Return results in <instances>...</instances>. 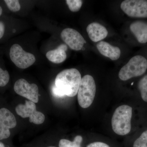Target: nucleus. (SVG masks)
<instances>
[{
  "mask_svg": "<svg viewBox=\"0 0 147 147\" xmlns=\"http://www.w3.org/2000/svg\"><path fill=\"white\" fill-rule=\"evenodd\" d=\"M82 79L81 73L76 69H65L57 75L55 85L65 95L74 97L78 93Z\"/></svg>",
  "mask_w": 147,
  "mask_h": 147,
  "instance_id": "obj_1",
  "label": "nucleus"
},
{
  "mask_svg": "<svg viewBox=\"0 0 147 147\" xmlns=\"http://www.w3.org/2000/svg\"><path fill=\"white\" fill-rule=\"evenodd\" d=\"M132 109L127 105L119 106L114 112L111 123L114 132L118 135L128 134L131 129Z\"/></svg>",
  "mask_w": 147,
  "mask_h": 147,
  "instance_id": "obj_2",
  "label": "nucleus"
},
{
  "mask_svg": "<svg viewBox=\"0 0 147 147\" xmlns=\"http://www.w3.org/2000/svg\"><path fill=\"white\" fill-rule=\"evenodd\" d=\"M147 69V60L141 55H137L131 58L127 63L120 70L119 77L122 81L141 76Z\"/></svg>",
  "mask_w": 147,
  "mask_h": 147,
  "instance_id": "obj_3",
  "label": "nucleus"
},
{
  "mask_svg": "<svg viewBox=\"0 0 147 147\" xmlns=\"http://www.w3.org/2000/svg\"><path fill=\"white\" fill-rule=\"evenodd\" d=\"M96 91V86L93 77L88 74L84 76L81 80L77 93L78 102L82 108H88L92 105Z\"/></svg>",
  "mask_w": 147,
  "mask_h": 147,
  "instance_id": "obj_4",
  "label": "nucleus"
},
{
  "mask_svg": "<svg viewBox=\"0 0 147 147\" xmlns=\"http://www.w3.org/2000/svg\"><path fill=\"white\" fill-rule=\"evenodd\" d=\"M9 56L11 60L17 67L23 69L30 67L36 61L33 54L26 52L21 45L16 43L10 47Z\"/></svg>",
  "mask_w": 147,
  "mask_h": 147,
  "instance_id": "obj_5",
  "label": "nucleus"
},
{
  "mask_svg": "<svg viewBox=\"0 0 147 147\" xmlns=\"http://www.w3.org/2000/svg\"><path fill=\"white\" fill-rule=\"evenodd\" d=\"M16 112L21 117L30 118V122L35 124H41L44 122L45 117L44 114L36 110V105L34 102L26 100L25 104H19L16 106Z\"/></svg>",
  "mask_w": 147,
  "mask_h": 147,
  "instance_id": "obj_6",
  "label": "nucleus"
},
{
  "mask_svg": "<svg viewBox=\"0 0 147 147\" xmlns=\"http://www.w3.org/2000/svg\"><path fill=\"white\" fill-rule=\"evenodd\" d=\"M121 8L126 15L133 18H147L146 0H125Z\"/></svg>",
  "mask_w": 147,
  "mask_h": 147,
  "instance_id": "obj_7",
  "label": "nucleus"
},
{
  "mask_svg": "<svg viewBox=\"0 0 147 147\" xmlns=\"http://www.w3.org/2000/svg\"><path fill=\"white\" fill-rule=\"evenodd\" d=\"M13 89L17 94L34 103L38 102L39 90L36 84H29L25 79H19L14 84Z\"/></svg>",
  "mask_w": 147,
  "mask_h": 147,
  "instance_id": "obj_8",
  "label": "nucleus"
},
{
  "mask_svg": "<svg viewBox=\"0 0 147 147\" xmlns=\"http://www.w3.org/2000/svg\"><path fill=\"white\" fill-rule=\"evenodd\" d=\"M61 38L71 49L75 51L82 50L86 40L76 30L70 28L64 29L61 33Z\"/></svg>",
  "mask_w": 147,
  "mask_h": 147,
  "instance_id": "obj_9",
  "label": "nucleus"
},
{
  "mask_svg": "<svg viewBox=\"0 0 147 147\" xmlns=\"http://www.w3.org/2000/svg\"><path fill=\"white\" fill-rule=\"evenodd\" d=\"M86 30L90 39L94 42L104 39L108 34L106 28L96 22H93L88 25Z\"/></svg>",
  "mask_w": 147,
  "mask_h": 147,
  "instance_id": "obj_10",
  "label": "nucleus"
},
{
  "mask_svg": "<svg viewBox=\"0 0 147 147\" xmlns=\"http://www.w3.org/2000/svg\"><path fill=\"white\" fill-rule=\"evenodd\" d=\"M129 28L139 43H146L147 22L143 21H134L130 24Z\"/></svg>",
  "mask_w": 147,
  "mask_h": 147,
  "instance_id": "obj_11",
  "label": "nucleus"
},
{
  "mask_svg": "<svg viewBox=\"0 0 147 147\" xmlns=\"http://www.w3.org/2000/svg\"><path fill=\"white\" fill-rule=\"evenodd\" d=\"M96 47L101 55L112 60H117L120 57L121 52L119 47L113 46L105 41L98 42Z\"/></svg>",
  "mask_w": 147,
  "mask_h": 147,
  "instance_id": "obj_12",
  "label": "nucleus"
},
{
  "mask_svg": "<svg viewBox=\"0 0 147 147\" xmlns=\"http://www.w3.org/2000/svg\"><path fill=\"white\" fill-rule=\"evenodd\" d=\"M67 49V46L65 44H61L57 49L50 50L46 54V57L48 60L53 63H62L67 58L66 51Z\"/></svg>",
  "mask_w": 147,
  "mask_h": 147,
  "instance_id": "obj_13",
  "label": "nucleus"
},
{
  "mask_svg": "<svg viewBox=\"0 0 147 147\" xmlns=\"http://www.w3.org/2000/svg\"><path fill=\"white\" fill-rule=\"evenodd\" d=\"M0 123L9 129L15 127L17 123L14 115L5 108L0 109Z\"/></svg>",
  "mask_w": 147,
  "mask_h": 147,
  "instance_id": "obj_14",
  "label": "nucleus"
},
{
  "mask_svg": "<svg viewBox=\"0 0 147 147\" xmlns=\"http://www.w3.org/2000/svg\"><path fill=\"white\" fill-rule=\"evenodd\" d=\"M83 138L78 135L74 138L73 142L67 139H61L59 142V147H81Z\"/></svg>",
  "mask_w": 147,
  "mask_h": 147,
  "instance_id": "obj_15",
  "label": "nucleus"
},
{
  "mask_svg": "<svg viewBox=\"0 0 147 147\" xmlns=\"http://www.w3.org/2000/svg\"><path fill=\"white\" fill-rule=\"evenodd\" d=\"M138 88L143 100L147 102V75L143 77L138 84Z\"/></svg>",
  "mask_w": 147,
  "mask_h": 147,
  "instance_id": "obj_16",
  "label": "nucleus"
},
{
  "mask_svg": "<svg viewBox=\"0 0 147 147\" xmlns=\"http://www.w3.org/2000/svg\"><path fill=\"white\" fill-rule=\"evenodd\" d=\"M66 3L69 8L72 12L79 11L82 6L83 1L81 0H67Z\"/></svg>",
  "mask_w": 147,
  "mask_h": 147,
  "instance_id": "obj_17",
  "label": "nucleus"
},
{
  "mask_svg": "<svg viewBox=\"0 0 147 147\" xmlns=\"http://www.w3.org/2000/svg\"><path fill=\"white\" fill-rule=\"evenodd\" d=\"M6 5L10 11L16 12L21 9V5L18 0H5Z\"/></svg>",
  "mask_w": 147,
  "mask_h": 147,
  "instance_id": "obj_18",
  "label": "nucleus"
},
{
  "mask_svg": "<svg viewBox=\"0 0 147 147\" xmlns=\"http://www.w3.org/2000/svg\"><path fill=\"white\" fill-rule=\"evenodd\" d=\"M133 147H147V130L135 141Z\"/></svg>",
  "mask_w": 147,
  "mask_h": 147,
  "instance_id": "obj_19",
  "label": "nucleus"
},
{
  "mask_svg": "<svg viewBox=\"0 0 147 147\" xmlns=\"http://www.w3.org/2000/svg\"><path fill=\"white\" fill-rule=\"evenodd\" d=\"M9 74L7 70H4L0 66V87H5L9 82Z\"/></svg>",
  "mask_w": 147,
  "mask_h": 147,
  "instance_id": "obj_20",
  "label": "nucleus"
},
{
  "mask_svg": "<svg viewBox=\"0 0 147 147\" xmlns=\"http://www.w3.org/2000/svg\"><path fill=\"white\" fill-rule=\"evenodd\" d=\"M10 135L9 129L0 123V140L7 139Z\"/></svg>",
  "mask_w": 147,
  "mask_h": 147,
  "instance_id": "obj_21",
  "label": "nucleus"
},
{
  "mask_svg": "<svg viewBox=\"0 0 147 147\" xmlns=\"http://www.w3.org/2000/svg\"><path fill=\"white\" fill-rule=\"evenodd\" d=\"M53 94L56 97H63L65 96L64 94L55 86H53L52 89Z\"/></svg>",
  "mask_w": 147,
  "mask_h": 147,
  "instance_id": "obj_22",
  "label": "nucleus"
},
{
  "mask_svg": "<svg viewBox=\"0 0 147 147\" xmlns=\"http://www.w3.org/2000/svg\"><path fill=\"white\" fill-rule=\"evenodd\" d=\"M86 147H110L105 143L100 142H95L91 143Z\"/></svg>",
  "mask_w": 147,
  "mask_h": 147,
  "instance_id": "obj_23",
  "label": "nucleus"
},
{
  "mask_svg": "<svg viewBox=\"0 0 147 147\" xmlns=\"http://www.w3.org/2000/svg\"><path fill=\"white\" fill-rule=\"evenodd\" d=\"M6 26L4 22L0 21V40L3 37L5 32Z\"/></svg>",
  "mask_w": 147,
  "mask_h": 147,
  "instance_id": "obj_24",
  "label": "nucleus"
},
{
  "mask_svg": "<svg viewBox=\"0 0 147 147\" xmlns=\"http://www.w3.org/2000/svg\"><path fill=\"white\" fill-rule=\"evenodd\" d=\"M3 12V10L2 7L0 5V16L2 15Z\"/></svg>",
  "mask_w": 147,
  "mask_h": 147,
  "instance_id": "obj_25",
  "label": "nucleus"
},
{
  "mask_svg": "<svg viewBox=\"0 0 147 147\" xmlns=\"http://www.w3.org/2000/svg\"><path fill=\"white\" fill-rule=\"evenodd\" d=\"M0 147H5L4 145L1 142H0Z\"/></svg>",
  "mask_w": 147,
  "mask_h": 147,
  "instance_id": "obj_26",
  "label": "nucleus"
},
{
  "mask_svg": "<svg viewBox=\"0 0 147 147\" xmlns=\"http://www.w3.org/2000/svg\"><path fill=\"white\" fill-rule=\"evenodd\" d=\"M55 147V146H49V147Z\"/></svg>",
  "mask_w": 147,
  "mask_h": 147,
  "instance_id": "obj_27",
  "label": "nucleus"
}]
</instances>
